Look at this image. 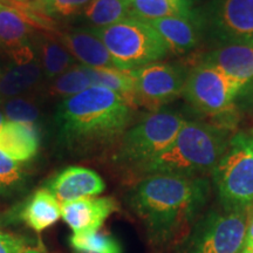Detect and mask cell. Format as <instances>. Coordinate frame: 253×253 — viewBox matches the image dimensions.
<instances>
[{
  "label": "cell",
  "mask_w": 253,
  "mask_h": 253,
  "mask_svg": "<svg viewBox=\"0 0 253 253\" xmlns=\"http://www.w3.org/2000/svg\"><path fill=\"white\" fill-rule=\"evenodd\" d=\"M210 182L205 177L150 175L126 195V204L158 248L185 240L207 207Z\"/></svg>",
  "instance_id": "obj_1"
},
{
  "label": "cell",
  "mask_w": 253,
  "mask_h": 253,
  "mask_svg": "<svg viewBox=\"0 0 253 253\" xmlns=\"http://www.w3.org/2000/svg\"><path fill=\"white\" fill-rule=\"evenodd\" d=\"M132 108L113 90L91 86L60 101L54 125L56 137L73 153H89L120 141L129 128Z\"/></svg>",
  "instance_id": "obj_2"
},
{
  "label": "cell",
  "mask_w": 253,
  "mask_h": 253,
  "mask_svg": "<svg viewBox=\"0 0 253 253\" xmlns=\"http://www.w3.org/2000/svg\"><path fill=\"white\" fill-rule=\"evenodd\" d=\"M230 138V130L225 126L186 121L172 143L137 175L204 177L205 173L212 172Z\"/></svg>",
  "instance_id": "obj_3"
},
{
  "label": "cell",
  "mask_w": 253,
  "mask_h": 253,
  "mask_svg": "<svg viewBox=\"0 0 253 253\" xmlns=\"http://www.w3.org/2000/svg\"><path fill=\"white\" fill-rule=\"evenodd\" d=\"M185 122L181 114L172 110L150 112L125 131L114 160L137 175L172 143Z\"/></svg>",
  "instance_id": "obj_4"
},
{
  "label": "cell",
  "mask_w": 253,
  "mask_h": 253,
  "mask_svg": "<svg viewBox=\"0 0 253 253\" xmlns=\"http://www.w3.org/2000/svg\"><path fill=\"white\" fill-rule=\"evenodd\" d=\"M221 209H253V129L231 136L226 150L212 170Z\"/></svg>",
  "instance_id": "obj_5"
},
{
  "label": "cell",
  "mask_w": 253,
  "mask_h": 253,
  "mask_svg": "<svg viewBox=\"0 0 253 253\" xmlns=\"http://www.w3.org/2000/svg\"><path fill=\"white\" fill-rule=\"evenodd\" d=\"M104 43L121 71L132 72L163 60L169 49L147 21L128 17L102 28H89Z\"/></svg>",
  "instance_id": "obj_6"
},
{
  "label": "cell",
  "mask_w": 253,
  "mask_h": 253,
  "mask_svg": "<svg viewBox=\"0 0 253 253\" xmlns=\"http://www.w3.org/2000/svg\"><path fill=\"white\" fill-rule=\"evenodd\" d=\"M245 86L213 66L201 61L188 72L182 96L197 112L208 116L226 115Z\"/></svg>",
  "instance_id": "obj_7"
},
{
  "label": "cell",
  "mask_w": 253,
  "mask_h": 253,
  "mask_svg": "<svg viewBox=\"0 0 253 253\" xmlns=\"http://www.w3.org/2000/svg\"><path fill=\"white\" fill-rule=\"evenodd\" d=\"M250 211L211 210L195 224L185 253H240Z\"/></svg>",
  "instance_id": "obj_8"
},
{
  "label": "cell",
  "mask_w": 253,
  "mask_h": 253,
  "mask_svg": "<svg viewBox=\"0 0 253 253\" xmlns=\"http://www.w3.org/2000/svg\"><path fill=\"white\" fill-rule=\"evenodd\" d=\"M136 107L156 112L181 96L188 71L179 65L154 62L132 71Z\"/></svg>",
  "instance_id": "obj_9"
},
{
  "label": "cell",
  "mask_w": 253,
  "mask_h": 253,
  "mask_svg": "<svg viewBox=\"0 0 253 253\" xmlns=\"http://www.w3.org/2000/svg\"><path fill=\"white\" fill-rule=\"evenodd\" d=\"M197 11L205 34L218 43L253 41V0H211Z\"/></svg>",
  "instance_id": "obj_10"
},
{
  "label": "cell",
  "mask_w": 253,
  "mask_h": 253,
  "mask_svg": "<svg viewBox=\"0 0 253 253\" xmlns=\"http://www.w3.org/2000/svg\"><path fill=\"white\" fill-rule=\"evenodd\" d=\"M119 203L113 197H89L61 205V218L73 233L100 231L110 214L119 211Z\"/></svg>",
  "instance_id": "obj_11"
},
{
  "label": "cell",
  "mask_w": 253,
  "mask_h": 253,
  "mask_svg": "<svg viewBox=\"0 0 253 253\" xmlns=\"http://www.w3.org/2000/svg\"><path fill=\"white\" fill-rule=\"evenodd\" d=\"M147 23L160 34L169 52L175 54H185L195 49L205 34L198 11L189 17H169Z\"/></svg>",
  "instance_id": "obj_12"
},
{
  "label": "cell",
  "mask_w": 253,
  "mask_h": 253,
  "mask_svg": "<svg viewBox=\"0 0 253 253\" xmlns=\"http://www.w3.org/2000/svg\"><path fill=\"white\" fill-rule=\"evenodd\" d=\"M60 204L96 197L106 189V183L99 173L84 167H68L60 171L48 188Z\"/></svg>",
  "instance_id": "obj_13"
},
{
  "label": "cell",
  "mask_w": 253,
  "mask_h": 253,
  "mask_svg": "<svg viewBox=\"0 0 253 253\" xmlns=\"http://www.w3.org/2000/svg\"><path fill=\"white\" fill-rule=\"evenodd\" d=\"M202 61L246 87L253 81V41L218 43L209 50Z\"/></svg>",
  "instance_id": "obj_14"
},
{
  "label": "cell",
  "mask_w": 253,
  "mask_h": 253,
  "mask_svg": "<svg viewBox=\"0 0 253 253\" xmlns=\"http://www.w3.org/2000/svg\"><path fill=\"white\" fill-rule=\"evenodd\" d=\"M41 63L36 55L20 59H9V62L0 71V103L12 97L26 95L36 89L43 81Z\"/></svg>",
  "instance_id": "obj_15"
},
{
  "label": "cell",
  "mask_w": 253,
  "mask_h": 253,
  "mask_svg": "<svg viewBox=\"0 0 253 253\" xmlns=\"http://www.w3.org/2000/svg\"><path fill=\"white\" fill-rule=\"evenodd\" d=\"M59 40L75 61H79L82 66L90 68H118L109 50L89 28L62 32L59 34Z\"/></svg>",
  "instance_id": "obj_16"
},
{
  "label": "cell",
  "mask_w": 253,
  "mask_h": 253,
  "mask_svg": "<svg viewBox=\"0 0 253 253\" xmlns=\"http://www.w3.org/2000/svg\"><path fill=\"white\" fill-rule=\"evenodd\" d=\"M39 147L37 126L7 120L0 126V151L18 162L24 163L36 157Z\"/></svg>",
  "instance_id": "obj_17"
},
{
  "label": "cell",
  "mask_w": 253,
  "mask_h": 253,
  "mask_svg": "<svg viewBox=\"0 0 253 253\" xmlns=\"http://www.w3.org/2000/svg\"><path fill=\"white\" fill-rule=\"evenodd\" d=\"M31 17L20 9L0 2V49L7 54L33 45Z\"/></svg>",
  "instance_id": "obj_18"
},
{
  "label": "cell",
  "mask_w": 253,
  "mask_h": 253,
  "mask_svg": "<svg viewBox=\"0 0 253 253\" xmlns=\"http://www.w3.org/2000/svg\"><path fill=\"white\" fill-rule=\"evenodd\" d=\"M20 218L33 231L42 232L61 218V204L48 189H39L28 198Z\"/></svg>",
  "instance_id": "obj_19"
},
{
  "label": "cell",
  "mask_w": 253,
  "mask_h": 253,
  "mask_svg": "<svg viewBox=\"0 0 253 253\" xmlns=\"http://www.w3.org/2000/svg\"><path fill=\"white\" fill-rule=\"evenodd\" d=\"M36 46L39 56L43 77L46 80H53L63 72L75 66V59L59 39L40 34L37 37Z\"/></svg>",
  "instance_id": "obj_20"
},
{
  "label": "cell",
  "mask_w": 253,
  "mask_h": 253,
  "mask_svg": "<svg viewBox=\"0 0 253 253\" xmlns=\"http://www.w3.org/2000/svg\"><path fill=\"white\" fill-rule=\"evenodd\" d=\"M80 15L89 25L88 28L110 26L130 17L128 0H91Z\"/></svg>",
  "instance_id": "obj_21"
},
{
  "label": "cell",
  "mask_w": 253,
  "mask_h": 253,
  "mask_svg": "<svg viewBox=\"0 0 253 253\" xmlns=\"http://www.w3.org/2000/svg\"><path fill=\"white\" fill-rule=\"evenodd\" d=\"M93 86H100L113 90L126 101L131 108L136 107L135 81L131 72L118 68H90L86 67Z\"/></svg>",
  "instance_id": "obj_22"
},
{
  "label": "cell",
  "mask_w": 253,
  "mask_h": 253,
  "mask_svg": "<svg viewBox=\"0 0 253 253\" xmlns=\"http://www.w3.org/2000/svg\"><path fill=\"white\" fill-rule=\"evenodd\" d=\"M192 13V4L179 0H132L130 2V17L145 21L169 17H189Z\"/></svg>",
  "instance_id": "obj_23"
},
{
  "label": "cell",
  "mask_w": 253,
  "mask_h": 253,
  "mask_svg": "<svg viewBox=\"0 0 253 253\" xmlns=\"http://www.w3.org/2000/svg\"><path fill=\"white\" fill-rule=\"evenodd\" d=\"M93 86L88 73L82 65H75L50 80L48 94L60 101L74 96Z\"/></svg>",
  "instance_id": "obj_24"
},
{
  "label": "cell",
  "mask_w": 253,
  "mask_h": 253,
  "mask_svg": "<svg viewBox=\"0 0 253 253\" xmlns=\"http://www.w3.org/2000/svg\"><path fill=\"white\" fill-rule=\"evenodd\" d=\"M69 245L78 253H123L121 243L108 232L73 233Z\"/></svg>",
  "instance_id": "obj_25"
},
{
  "label": "cell",
  "mask_w": 253,
  "mask_h": 253,
  "mask_svg": "<svg viewBox=\"0 0 253 253\" xmlns=\"http://www.w3.org/2000/svg\"><path fill=\"white\" fill-rule=\"evenodd\" d=\"M0 109L4 113L7 121H14L37 126L41 119V109L37 100L33 97L21 95L2 101Z\"/></svg>",
  "instance_id": "obj_26"
},
{
  "label": "cell",
  "mask_w": 253,
  "mask_h": 253,
  "mask_svg": "<svg viewBox=\"0 0 253 253\" xmlns=\"http://www.w3.org/2000/svg\"><path fill=\"white\" fill-rule=\"evenodd\" d=\"M26 183L23 164L0 151V196L8 197L20 191Z\"/></svg>",
  "instance_id": "obj_27"
},
{
  "label": "cell",
  "mask_w": 253,
  "mask_h": 253,
  "mask_svg": "<svg viewBox=\"0 0 253 253\" xmlns=\"http://www.w3.org/2000/svg\"><path fill=\"white\" fill-rule=\"evenodd\" d=\"M91 0H45L41 8L48 15L56 18H68L80 14Z\"/></svg>",
  "instance_id": "obj_28"
},
{
  "label": "cell",
  "mask_w": 253,
  "mask_h": 253,
  "mask_svg": "<svg viewBox=\"0 0 253 253\" xmlns=\"http://www.w3.org/2000/svg\"><path fill=\"white\" fill-rule=\"evenodd\" d=\"M27 240L23 237L0 231V253H21L26 246Z\"/></svg>",
  "instance_id": "obj_29"
},
{
  "label": "cell",
  "mask_w": 253,
  "mask_h": 253,
  "mask_svg": "<svg viewBox=\"0 0 253 253\" xmlns=\"http://www.w3.org/2000/svg\"><path fill=\"white\" fill-rule=\"evenodd\" d=\"M240 253H253V209L250 211L248 229H246L244 243Z\"/></svg>",
  "instance_id": "obj_30"
},
{
  "label": "cell",
  "mask_w": 253,
  "mask_h": 253,
  "mask_svg": "<svg viewBox=\"0 0 253 253\" xmlns=\"http://www.w3.org/2000/svg\"><path fill=\"white\" fill-rule=\"evenodd\" d=\"M21 253H48V252L40 248H27L25 249Z\"/></svg>",
  "instance_id": "obj_31"
},
{
  "label": "cell",
  "mask_w": 253,
  "mask_h": 253,
  "mask_svg": "<svg viewBox=\"0 0 253 253\" xmlns=\"http://www.w3.org/2000/svg\"><path fill=\"white\" fill-rule=\"evenodd\" d=\"M6 121V119H5V115H4V113H2V110L0 109V126H1L2 125H4V122Z\"/></svg>",
  "instance_id": "obj_32"
},
{
  "label": "cell",
  "mask_w": 253,
  "mask_h": 253,
  "mask_svg": "<svg viewBox=\"0 0 253 253\" xmlns=\"http://www.w3.org/2000/svg\"><path fill=\"white\" fill-rule=\"evenodd\" d=\"M179 1H183V2H188V4H192L191 0H179Z\"/></svg>",
  "instance_id": "obj_33"
},
{
  "label": "cell",
  "mask_w": 253,
  "mask_h": 253,
  "mask_svg": "<svg viewBox=\"0 0 253 253\" xmlns=\"http://www.w3.org/2000/svg\"><path fill=\"white\" fill-rule=\"evenodd\" d=\"M12 1H27V0H12Z\"/></svg>",
  "instance_id": "obj_34"
},
{
  "label": "cell",
  "mask_w": 253,
  "mask_h": 253,
  "mask_svg": "<svg viewBox=\"0 0 253 253\" xmlns=\"http://www.w3.org/2000/svg\"><path fill=\"white\" fill-rule=\"evenodd\" d=\"M42 1H45V0H38V2H39V4H41Z\"/></svg>",
  "instance_id": "obj_35"
},
{
  "label": "cell",
  "mask_w": 253,
  "mask_h": 253,
  "mask_svg": "<svg viewBox=\"0 0 253 253\" xmlns=\"http://www.w3.org/2000/svg\"><path fill=\"white\" fill-rule=\"evenodd\" d=\"M191 1H202V0H191Z\"/></svg>",
  "instance_id": "obj_36"
},
{
  "label": "cell",
  "mask_w": 253,
  "mask_h": 253,
  "mask_svg": "<svg viewBox=\"0 0 253 253\" xmlns=\"http://www.w3.org/2000/svg\"><path fill=\"white\" fill-rule=\"evenodd\" d=\"M128 1H129V2H131V1H132V0H128Z\"/></svg>",
  "instance_id": "obj_37"
}]
</instances>
